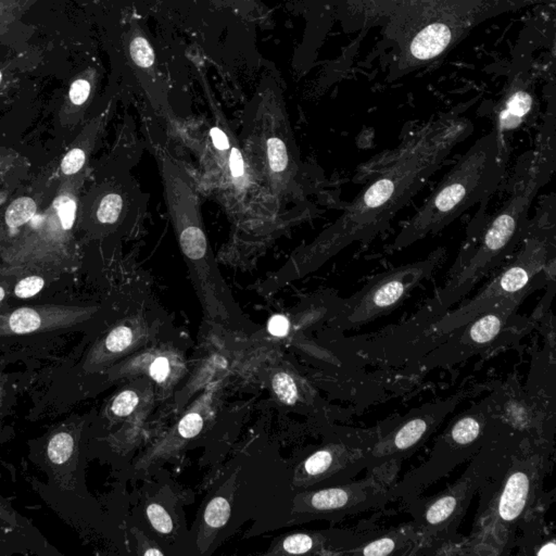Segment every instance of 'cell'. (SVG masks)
I'll return each mask as SVG.
<instances>
[{
	"label": "cell",
	"instance_id": "836d02e7",
	"mask_svg": "<svg viewBox=\"0 0 556 556\" xmlns=\"http://www.w3.org/2000/svg\"><path fill=\"white\" fill-rule=\"evenodd\" d=\"M1 79H3V74L0 72V83H1Z\"/></svg>",
	"mask_w": 556,
	"mask_h": 556
},
{
	"label": "cell",
	"instance_id": "8992f818",
	"mask_svg": "<svg viewBox=\"0 0 556 556\" xmlns=\"http://www.w3.org/2000/svg\"><path fill=\"white\" fill-rule=\"evenodd\" d=\"M371 5L390 16L389 34L408 65L440 56L473 26L482 0H386Z\"/></svg>",
	"mask_w": 556,
	"mask_h": 556
},
{
	"label": "cell",
	"instance_id": "277c9868",
	"mask_svg": "<svg viewBox=\"0 0 556 556\" xmlns=\"http://www.w3.org/2000/svg\"><path fill=\"white\" fill-rule=\"evenodd\" d=\"M150 145L160 169L167 212L194 287L208 312L223 316L234 302L208 243L193 184L163 143L150 139Z\"/></svg>",
	"mask_w": 556,
	"mask_h": 556
},
{
	"label": "cell",
	"instance_id": "83f0119b",
	"mask_svg": "<svg viewBox=\"0 0 556 556\" xmlns=\"http://www.w3.org/2000/svg\"><path fill=\"white\" fill-rule=\"evenodd\" d=\"M0 521L7 526L12 527V528L22 527V521L19 515L16 514L3 499H0Z\"/></svg>",
	"mask_w": 556,
	"mask_h": 556
},
{
	"label": "cell",
	"instance_id": "9c48e42d",
	"mask_svg": "<svg viewBox=\"0 0 556 556\" xmlns=\"http://www.w3.org/2000/svg\"><path fill=\"white\" fill-rule=\"evenodd\" d=\"M459 400H447L440 404L418 408L389 435L378 439L367 455V467H378L391 461H402L412 455L426 443Z\"/></svg>",
	"mask_w": 556,
	"mask_h": 556
},
{
	"label": "cell",
	"instance_id": "603a6c76",
	"mask_svg": "<svg viewBox=\"0 0 556 556\" xmlns=\"http://www.w3.org/2000/svg\"><path fill=\"white\" fill-rule=\"evenodd\" d=\"M45 281L40 276H30L24 278L19 283L16 284L14 288V294L20 299H28L34 297L40 290L44 288Z\"/></svg>",
	"mask_w": 556,
	"mask_h": 556
},
{
	"label": "cell",
	"instance_id": "5bb4252c",
	"mask_svg": "<svg viewBox=\"0 0 556 556\" xmlns=\"http://www.w3.org/2000/svg\"><path fill=\"white\" fill-rule=\"evenodd\" d=\"M408 539L404 535H385V537L369 541L367 545H363L361 549L355 550L352 553L371 556H385L390 555V554L401 553L400 552L401 547H399L400 545L406 547V541H408Z\"/></svg>",
	"mask_w": 556,
	"mask_h": 556
},
{
	"label": "cell",
	"instance_id": "52a82bcc",
	"mask_svg": "<svg viewBox=\"0 0 556 556\" xmlns=\"http://www.w3.org/2000/svg\"><path fill=\"white\" fill-rule=\"evenodd\" d=\"M518 445L516 435L503 429L478 452L462 479L438 496L413 502L417 530L441 539L453 535L479 486L510 465Z\"/></svg>",
	"mask_w": 556,
	"mask_h": 556
},
{
	"label": "cell",
	"instance_id": "30bf717a",
	"mask_svg": "<svg viewBox=\"0 0 556 556\" xmlns=\"http://www.w3.org/2000/svg\"><path fill=\"white\" fill-rule=\"evenodd\" d=\"M506 472V480L496 506V517L506 526L521 521L530 508L539 482V461L535 457H521L515 453Z\"/></svg>",
	"mask_w": 556,
	"mask_h": 556
},
{
	"label": "cell",
	"instance_id": "4316f807",
	"mask_svg": "<svg viewBox=\"0 0 556 556\" xmlns=\"http://www.w3.org/2000/svg\"><path fill=\"white\" fill-rule=\"evenodd\" d=\"M91 94V84L86 79H77L70 89V99L75 106H81L89 99Z\"/></svg>",
	"mask_w": 556,
	"mask_h": 556
},
{
	"label": "cell",
	"instance_id": "4fadbf2b",
	"mask_svg": "<svg viewBox=\"0 0 556 556\" xmlns=\"http://www.w3.org/2000/svg\"><path fill=\"white\" fill-rule=\"evenodd\" d=\"M531 104H533L531 96L524 89H519L508 96L506 101V107L502 110L499 118L498 128H496L503 144H504V139L502 135L504 130L516 128L531 109Z\"/></svg>",
	"mask_w": 556,
	"mask_h": 556
},
{
	"label": "cell",
	"instance_id": "d4e9b609",
	"mask_svg": "<svg viewBox=\"0 0 556 556\" xmlns=\"http://www.w3.org/2000/svg\"><path fill=\"white\" fill-rule=\"evenodd\" d=\"M284 550L290 554L308 553L313 547V539L304 533H297L288 537L283 545Z\"/></svg>",
	"mask_w": 556,
	"mask_h": 556
},
{
	"label": "cell",
	"instance_id": "7402d4cb",
	"mask_svg": "<svg viewBox=\"0 0 556 556\" xmlns=\"http://www.w3.org/2000/svg\"><path fill=\"white\" fill-rule=\"evenodd\" d=\"M147 515H148L149 521H150L152 526L159 533H165V535L171 533L172 529H173V525H172V521L169 514H167V511L162 506H159V504H155V503L150 504L148 508H147Z\"/></svg>",
	"mask_w": 556,
	"mask_h": 556
},
{
	"label": "cell",
	"instance_id": "5b68a950",
	"mask_svg": "<svg viewBox=\"0 0 556 556\" xmlns=\"http://www.w3.org/2000/svg\"><path fill=\"white\" fill-rule=\"evenodd\" d=\"M521 248L482 289L459 308L426 327L429 334L447 335L513 294L537 290L549 279V269L555 263L556 198L553 193L541 201L529 220Z\"/></svg>",
	"mask_w": 556,
	"mask_h": 556
},
{
	"label": "cell",
	"instance_id": "44dd1931",
	"mask_svg": "<svg viewBox=\"0 0 556 556\" xmlns=\"http://www.w3.org/2000/svg\"><path fill=\"white\" fill-rule=\"evenodd\" d=\"M138 401L139 399L136 392L132 391V390H126V391L121 392L114 399L112 402L111 412L118 417L128 416L136 408Z\"/></svg>",
	"mask_w": 556,
	"mask_h": 556
},
{
	"label": "cell",
	"instance_id": "e0dca14e",
	"mask_svg": "<svg viewBox=\"0 0 556 556\" xmlns=\"http://www.w3.org/2000/svg\"><path fill=\"white\" fill-rule=\"evenodd\" d=\"M230 516V503L226 499L221 498V496L213 499L204 513L206 523L212 528H221L224 526Z\"/></svg>",
	"mask_w": 556,
	"mask_h": 556
},
{
	"label": "cell",
	"instance_id": "f1b7e54d",
	"mask_svg": "<svg viewBox=\"0 0 556 556\" xmlns=\"http://www.w3.org/2000/svg\"><path fill=\"white\" fill-rule=\"evenodd\" d=\"M267 329L273 336L283 337L286 336L289 332V321L284 316H274L269 321Z\"/></svg>",
	"mask_w": 556,
	"mask_h": 556
},
{
	"label": "cell",
	"instance_id": "7c38bea8",
	"mask_svg": "<svg viewBox=\"0 0 556 556\" xmlns=\"http://www.w3.org/2000/svg\"><path fill=\"white\" fill-rule=\"evenodd\" d=\"M74 428L63 426L52 433L46 445V459L56 475H67L77 455Z\"/></svg>",
	"mask_w": 556,
	"mask_h": 556
},
{
	"label": "cell",
	"instance_id": "d6a6232c",
	"mask_svg": "<svg viewBox=\"0 0 556 556\" xmlns=\"http://www.w3.org/2000/svg\"><path fill=\"white\" fill-rule=\"evenodd\" d=\"M5 289L3 287H0V302L3 301L4 298H5Z\"/></svg>",
	"mask_w": 556,
	"mask_h": 556
},
{
	"label": "cell",
	"instance_id": "f546056e",
	"mask_svg": "<svg viewBox=\"0 0 556 556\" xmlns=\"http://www.w3.org/2000/svg\"><path fill=\"white\" fill-rule=\"evenodd\" d=\"M169 372V363L165 357H158L151 365L150 373L153 379L162 382L167 379Z\"/></svg>",
	"mask_w": 556,
	"mask_h": 556
},
{
	"label": "cell",
	"instance_id": "ffe728a7",
	"mask_svg": "<svg viewBox=\"0 0 556 556\" xmlns=\"http://www.w3.org/2000/svg\"><path fill=\"white\" fill-rule=\"evenodd\" d=\"M55 210L61 221V225L65 230H71L77 216V202L70 196H60L55 200Z\"/></svg>",
	"mask_w": 556,
	"mask_h": 556
},
{
	"label": "cell",
	"instance_id": "d6986e66",
	"mask_svg": "<svg viewBox=\"0 0 556 556\" xmlns=\"http://www.w3.org/2000/svg\"><path fill=\"white\" fill-rule=\"evenodd\" d=\"M130 55L135 65L143 69H148L155 63V52L148 40L143 36H136L130 42Z\"/></svg>",
	"mask_w": 556,
	"mask_h": 556
},
{
	"label": "cell",
	"instance_id": "4dcf8cb0",
	"mask_svg": "<svg viewBox=\"0 0 556 556\" xmlns=\"http://www.w3.org/2000/svg\"><path fill=\"white\" fill-rule=\"evenodd\" d=\"M555 543H554V541H551V543H545V545H543V547H540V550H538V551L535 552V554H537V555H555Z\"/></svg>",
	"mask_w": 556,
	"mask_h": 556
},
{
	"label": "cell",
	"instance_id": "6da1fadb",
	"mask_svg": "<svg viewBox=\"0 0 556 556\" xmlns=\"http://www.w3.org/2000/svg\"><path fill=\"white\" fill-rule=\"evenodd\" d=\"M472 132L467 118L445 116L408 136L378 161L372 179L336 222L290 260L287 281L316 271L352 243L376 238Z\"/></svg>",
	"mask_w": 556,
	"mask_h": 556
},
{
	"label": "cell",
	"instance_id": "cb8c5ba5",
	"mask_svg": "<svg viewBox=\"0 0 556 556\" xmlns=\"http://www.w3.org/2000/svg\"><path fill=\"white\" fill-rule=\"evenodd\" d=\"M86 153L83 149L74 148L70 150L61 162V171L65 175L79 173L85 165Z\"/></svg>",
	"mask_w": 556,
	"mask_h": 556
},
{
	"label": "cell",
	"instance_id": "8fae6325",
	"mask_svg": "<svg viewBox=\"0 0 556 556\" xmlns=\"http://www.w3.org/2000/svg\"><path fill=\"white\" fill-rule=\"evenodd\" d=\"M94 310L74 306H26L0 316V337L21 336L67 328L89 318Z\"/></svg>",
	"mask_w": 556,
	"mask_h": 556
},
{
	"label": "cell",
	"instance_id": "3957f363",
	"mask_svg": "<svg viewBox=\"0 0 556 556\" xmlns=\"http://www.w3.org/2000/svg\"><path fill=\"white\" fill-rule=\"evenodd\" d=\"M506 146L494 130L476 140L400 230L391 248L402 250L438 234L478 202H486L506 174Z\"/></svg>",
	"mask_w": 556,
	"mask_h": 556
},
{
	"label": "cell",
	"instance_id": "7a4b0ae2",
	"mask_svg": "<svg viewBox=\"0 0 556 556\" xmlns=\"http://www.w3.org/2000/svg\"><path fill=\"white\" fill-rule=\"evenodd\" d=\"M555 169V128L545 126L533 148L519 159L506 201L478 230L475 246L460 255L445 285L408 321L411 327L428 326L514 255L526 233L531 206Z\"/></svg>",
	"mask_w": 556,
	"mask_h": 556
},
{
	"label": "cell",
	"instance_id": "484cf974",
	"mask_svg": "<svg viewBox=\"0 0 556 556\" xmlns=\"http://www.w3.org/2000/svg\"><path fill=\"white\" fill-rule=\"evenodd\" d=\"M204 427V420L198 413H189L186 415L179 425V431L184 438H193L197 436Z\"/></svg>",
	"mask_w": 556,
	"mask_h": 556
},
{
	"label": "cell",
	"instance_id": "1f68e13d",
	"mask_svg": "<svg viewBox=\"0 0 556 556\" xmlns=\"http://www.w3.org/2000/svg\"><path fill=\"white\" fill-rule=\"evenodd\" d=\"M145 554H146V555H153V554H155V555H162L163 553L162 552L158 551V550H149V551L145 552Z\"/></svg>",
	"mask_w": 556,
	"mask_h": 556
},
{
	"label": "cell",
	"instance_id": "ac0fdd59",
	"mask_svg": "<svg viewBox=\"0 0 556 556\" xmlns=\"http://www.w3.org/2000/svg\"><path fill=\"white\" fill-rule=\"evenodd\" d=\"M273 388L277 398L287 406L296 404L298 389L294 378L287 373H278L273 378Z\"/></svg>",
	"mask_w": 556,
	"mask_h": 556
},
{
	"label": "cell",
	"instance_id": "2e32d148",
	"mask_svg": "<svg viewBox=\"0 0 556 556\" xmlns=\"http://www.w3.org/2000/svg\"><path fill=\"white\" fill-rule=\"evenodd\" d=\"M126 200L118 193H110L100 200L97 208V218L102 224H116L123 212Z\"/></svg>",
	"mask_w": 556,
	"mask_h": 556
},
{
	"label": "cell",
	"instance_id": "9a60e30c",
	"mask_svg": "<svg viewBox=\"0 0 556 556\" xmlns=\"http://www.w3.org/2000/svg\"><path fill=\"white\" fill-rule=\"evenodd\" d=\"M38 210L36 202L30 197H21L14 200L6 211V223L12 230L20 228L34 218Z\"/></svg>",
	"mask_w": 556,
	"mask_h": 556
},
{
	"label": "cell",
	"instance_id": "ba28073f",
	"mask_svg": "<svg viewBox=\"0 0 556 556\" xmlns=\"http://www.w3.org/2000/svg\"><path fill=\"white\" fill-rule=\"evenodd\" d=\"M445 259L447 250L441 247L425 259L373 276L350 298L340 300L336 312L337 324L355 328L396 310L415 288L431 277Z\"/></svg>",
	"mask_w": 556,
	"mask_h": 556
}]
</instances>
